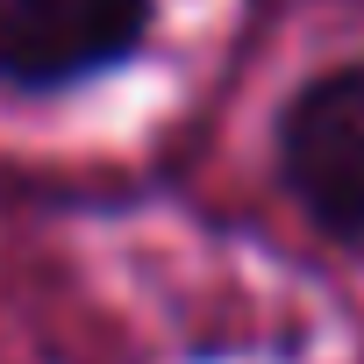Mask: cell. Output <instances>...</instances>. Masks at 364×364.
Listing matches in <instances>:
<instances>
[{"instance_id":"cell-1","label":"cell","mask_w":364,"mask_h":364,"mask_svg":"<svg viewBox=\"0 0 364 364\" xmlns=\"http://www.w3.org/2000/svg\"><path fill=\"white\" fill-rule=\"evenodd\" d=\"M293 200L350 250H364V65L314 79L279 122Z\"/></svg>"},{"instance_id":"cell-2","label":"cell","mask_w":364,"mask_h":364,"mask_svg":"<svg viewBox=\"0 0 364 364\" xmlns=\"http://www.w3.org/2000/svg\"><path fill=\"white\" fill-rule=\"evenodd\" d=\"M150 0H0V79L72 86L143 43Z\"/></svg>"}]
</instances>
